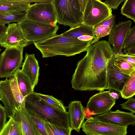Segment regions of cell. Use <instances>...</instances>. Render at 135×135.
I'll return each instance as SVG.
<instances>
[{
  "instance_id": "1",
  "label": "cell",
  "mask_w": 135,
  "mask_h": 135,
  "mask_svg": "<svg viewBox=\"0 0 135 135\" xmlns=\"http://www.w3.org/2000/svg\"><path fill=\"white\" fill-rule=\"evenodd\" d=\"M79 61L72 75V88L80 91L107 89V71L115 54L108 41H99L91 45Z\"/></svg>"
},
{
  "instance_id": "2",
  "label": "cell",
  "mask_w": 135,
  "mask_h": 135,
  "mask_svg": "<svg viewBox=\"0 0 135 135\" xmlns=\"http://www.w3.org/2000/svg\"><path fill=\"white\" fill-rule=\"evenodd\" d=\"M43 58L57 55L73 56L86 51L91 44L56 35L46 40L34 43Z\"/></svg>"
},
{
  "instance_id": "3",
  "label": "cell",
  "mask_w": 135,
  "mask_h": 135,
  "mask_svg": "<svg viewBox=\"0 0 135 135\" xmlns=\"http://www.w3.org/2000/svg\"><path fill=\"white\" fill-rule=\"evenodd\" d=\"M25 108L29 114H34L45 122L55 126L70 127L67 112L57 109L50 105L33 92L25 98Z\"/></svg>"
},
{
  "instance_id": "4",
  "label": "cell",
  "mask_w": 135,
  "mask_h": 135,
  "mask_svg": "<svg viewBox=\"0 0 135 135\" xmlns=\"http://www.w3.org/2000/svg\"><path fill=\"white\" fill-rule=\"evenodd\" d=\"M86 0H53L57 23L72 28L82 24Z\"/></svg>"
},
{
  "instance_id": "5",
  "label": "cell",
  "mask_w": 135,
  "mask_h": 135,
  "mask_svg": "<svg viewBox=\"0 0 135 135\" xmlns=\"http://www.w3.org/2000/svg\"><path fill=\"white\" fill-rule=\"evenodd\" d=\"M25 37L31 43L37 42L56 35L59 26L32 20L26 17L18 23Z\"/></svg>"
},
{
  "instance_id": "6",
  "label": "cell",
  "mask_w": 135,
  "mask_h": 135,
  "mask_svg": "<svg viewBox=\"0 0 135 135\" xmlns=\"http://www.w3.org/2000/svg\"><path fill=\"white\" fill-rule=\"evenodd\" d=\"M112 10L99 0H86L83 13L82 24L94 28L113 16Z\"/></svg>"
},
{
  "instance_id": "7",
  "label": "cell",
  "mask_w": 135,
  "mask_h": 135,
  "mask_svg": "<svg viewBox=\"0 0 135 135\" xmlns=\"http://www.w3.org/2000/svg\"><path fill=\"white\" fill-rule=\"evenodd\" d=\"M53 1L36 0L28 10L26 18L52 26H56V17Z\"/></svg>"
},
{
  "instance_id": "8",
  "label": "cell",
  "mask_w": 135,
  "mask_h": 135,
  "mask_svg": "<svg viewBox=\"0 0 135 135\" xmlns=\"http://www.w3.org/2000/svg\"><path fill=\"white\" fill-rule=\"evenodd\" d=\"M23 49H6L0 56V78H10L22 66Z\"/></svg>"
},
{
  "instance_id": "9",
  "label": "cell",
  "mask_w": 135,
  "mask_h": 135,
  "mask_svg": "<svg viewBox=\"0 0 135 135\" xmlns=\"http://www.w3.org/2000/svg\"><path fill=\"white\" fill-rule=\"evenodd\" d=\"M110 91H100L90 98L85 108L86 118L92 115H100L110 110L115 105L116 99L110 96Z\"/></svg>"
},
{
  "instance_id": "10",
  "label": "cell",
  "mask_w": 135,
  "mask_h": 135,
  "mask_svg": "<svg viewBox=\"0 0 135 135\" xmlns=\"http://www.w3.org/2000/svg\"><path fill=\"white\" fill-rule=\"evenodd\" d=\"M81 128L87 135H126L127 133V127H119L103 122L93 117L87 118Z\"/></svg>"
},
{
  "instance_id": "11",
  "label": "cell",
  "mask_w": 135,
  "mask_h": 135,
  "mask_svg": "<svg viewBox=\"0 0 135 135\" xmlns=\"http://www.w3.org/2000/svg\"><path fill=\"white\" fill-rule=\"evenodd\" d=\"M30 44L25 37L18 23L8 24L0 40L1 46L6 48L23 49Z\"/></svg>"
},
{
  "instance_id": "12",
  "label": "cell",
  "mask_w": 135,
  "mask_h": 135,
  "mask_svg": "<svg viewBox=\"0 0 135 135\" xmlns=\"http://www.w3.org/2000/svg\"><path fill=\"white\" fill-rule=\"evenodd\" d=\"M132 23L130 20L119 22L114 25L109 35L108 42L112 45L115 54H120L123 48L127 35Z\"/></svg>"
},
{
  "instance_id": "13",
  "label": "cell",
  "mask_w": 135,
  "mask_h": 135,
  "mask_svg": "<svg viewBox=\"0 0 135 135\" xmlns=\"http://www.w3.org/2000/svg\"><path fill=\"white\" fill-rule=\"evenodd\" d=\"M94 117L101 122L121 127L134 126L135 123V116L133 113L118 110L114 111L110 110Z\"/></svg>"
},
{
  "instance_id": "14",
  "label": "cell",
  "mask_w": 135,
  "mask_h": 135,
  "mask_svg": "<svg viewBox=\"0 0 135 135\" xmlns=\"http://www.w3.org/2000/svg\"><path fill=\"white\" fill-rule=\"evenodd\" d=\"M115 59L110 63L108 68L107 89L120 93L130 75L123 73L115 65Z\"/></svg>"
},
{
  "instance_id": "15",
  "label": "cell",
  "mask_w": 135,
  "mask_h": 135,
  "mask_svg": "<svg viewBox=\"0 0 135 135\" xmlns=\"http://www.w3.org/2000/svg\"><path fill=\"white\" fill-rule=\"evenodd\" d=\"M70 126L72 130H75L79 133L86 118L85 114V108L79 101L70 102L68 107Z\"/></svg>"
},
{
  "instance_id": "16",
  "label": "cell",
  "mask_w": 135,
  "mask_h": 135,
  "mask_svg": "<svg viewBox=\"0 0 135 135\" xmlns=\"http://www.w3.org/2000/svg\"><path fill=\"white\" fill-rule=\"evenodd\" d=\"M0 93L1 101L6 109L7 117L10 118L15 109L20 107L15 99L11 88L10 81L8 78H6L4 80L0 81Z\"/></svg>"
},
{
  "instance_id": "17",
  "label": "cell",
  "mask_w": 135,
  "mask_h": 135,
  "mask_svg": "<svg viewBox=\"0 0 135 135\" xmlns=\"http://www.w3.org/2000/svg\"><path fill=\"white\" fill-rule=\"evenodd\" d=\"M21 70L28 77L33 87L34 88L38 81L40 74L38 61L34 54L26 53L25 59Z\"/></svg>"
},
{
  "instance_id": "18",
  "label": "cell",
  "mask_w": 135,
  "mask_h": 135,
  "mask_svg": "<svg viewBox=\"0 0 135 135\" xmlns=\"http://www.w3.org/2000/svg\"><path fill=\"white\" fill-rule=\"evenodd\" d=\"M11 118L20 123L23 135H36L30 115L25 108H16Z\"/></svg>"
},
{
  "instance_id": "19",
  "label": "cell",
  "mask_w": 135,
  "mask_h": 135,
  "mask_svg": "<svg viewBox=\"0 0 135 135\" xmlns=\"http://www.w3.org/2000/svg\"><path fill=\"white\" fill-rule=\"evenodd\" d=\"M93 28L83 24L62 33L63 36L91 44L93 39Z\"/></svg>"
},
{
  "instance_id": "20",
  "label": "cell",
  "mask_w": 135,
  "mask_h": 135,
  "mask_svg": "<svg viewBox=\"0 0 135 135\" xmlns=\"http://www.w3.org/2000/svg\"><path fill=\"white\" fill-rule=\"evenodd\" d=\"M34 2L31 0H0V12L27 11L31 3Z\"/></svg>"
},
{
  "instance_id": "21",
  "label": "cell",
  "mask_w": 135,
  "mask_h": 135,
  "mask_svg": "<svg viewBox=\"0 0 135 135\" xmlns=\"http://www.w3.org/2000/svg\"><path fill=\"white\" fill-rule=\"evenodd\" d=\"M115 16L114 15L102 22L93 30L94 38L91 43L92 45L103 37L109 35L114 25Z\"/></svg>"
},
{
  "instance_id": "22",
  "label": "cell",
  "mask_w": 135,
  "mask_h": 135,
  "mask_svg": "<svg viewBox=\"0 0 135 135\" xmlns=\"http://www.w3.org/2000/svg\"><path fill=\"white\" fill-rule=\"evenodd\" d=\"M21 92L25 97L33 92L34 88L29 78L20 69L14 73Z\"/></svg>"
},
{
  "instance_id": "23",
  "label": "cell",
  "mask_w": 135,
  "mask_h": 135,
  "mask_svg": "<svg viewBox=\"0 0 135 135\" xmlns=\"http://www.w3.org/2000/svg\"><path fill=\"white\" fill-rule=\"evenodd\" d=\"M27 11L0 12V23L5 25L11 22L18 23L26 17Z\"/></svg>"
},
{
  "instance_id": "24",
  "label": "cell",
  "mask_w": 135,
  "mask_h": 135,
  "mask_svg": "<svg viewBox=\"0 0 135 135\" xmlns=\"http://www.w3.org/2000/svg\"><path fill=\"white\" fill-rule=\"evenodd\" d=\"M0 135H23L20 123L10 118L0 132Z\"/></svg>"
},
{
  "instance_id": "25",
  "label": "cell",
  "mask_w": 135,
  "mask_h": 135,
  "mask_svg": "<svg viewBox=\"0 0 135 135\" xmlns=\"http://www.w3.org/2000/svg\"><path fill=\"white\" fill-rule=\"evenodd\" d=\"M120 94L122 97L126 99L135 94V71L129 76Z\"/></svg>"
},
{
  "instance_id": "26",
  "label": "cell",
  "mask_w": 135,
  "mask_h": 135,
  "mask_svg": "<svg viewBox=\"0 0 135 135\" xmlns=\"http://www.w3.org/2000/svg\"><path fill=\"white\" fill-rule=\"evenodd\" d=\"M12 92L15 99L21 108H25V98L24 97L19 88L16 78L13 75L9 78Z\"/></svg>"
},
{
  "instance_id": "27",
  "label": "cell",
  "mask_w": 135,
  "mask_h": 135,
  "mask_svg": "<svg viewBox=\"0 0 135 135\" xmlns=\"http://www.w3.org/2000/svg\"><path fill=\"white\" fill-rule=\"evenodd\" d=\"M40 98L51 106L59 110L66 112L67 107L64 105L62 101L58 99L52 95H45L36 93Z\"/></svg>"
},
{
  "instance_id": "28",
  "label": "cell",
  "mask_w": 135,
  "mask_h": 135,
  "mask_svg": "<svg viewBox=\"0 0 135 135\" xmlns=\"http://www.w3.org/2000/svg\"><path fill=\"white\" fill-rule=\"evenodd\" d=\"M121 13L135 22V0H125L121 9Z\"/></svg>"
},
{
  "instance_id": "29",
  "label": "cell",
  "mask_w": 135,
  "mask_h": 135,
  "mask_svg": "<svg viewBox=\"0 0 135 135\" xmlns=\"http://www.w3.org/2000/svg\"><path fill=\"white\" fill-rule=\"evenodd\" d=\"M115 65L124 73L130 75L135 71V67L120 58L115 57Z\"/></svg>"
},
{
  "instance_id": "30",
  "label": "cell",
  "mask_w": 135,
  "mask_h": 135,
  "mask_svg": "<svg viewBox=\"0 0 135 135\" xmlns=\"http://www.w3.org/2000/svg\"><path fill=\"white\" fill-rule=\"evenodd\" d=\"M29 114L32 124L37 131L41 135H48L45 126V121L34 114Z\"/></svg>"
},
{
  "instance_id": "31",
  "label": "cell",
  "mask_w": 135,
  "mask_h": 135,
  "mask_svg": "<svg viewBox=\"0 0 135 135\" xmlns=\"http://www.w3.org/2000/svg\"><path fill=\"white\" fill-rule=\"evenodd\" d=\"M135 44V26L131 28L127 35L124 43L123 49Z\"/></svg>"
},
{
  "instance_id": "32",
  "label": "cell",
  "mask_w": 135,
  "mask_h": 135,
  "mask_svg": "<svg viewBox=\"0 0 135 135\" xmlns=\"http://www.w3.org/2000/svg\"><path fill=\"white\" fill-rule=\"evenodd\" d=\"M122 108L124 109L130 111L131 113H135V99L132 97L128 99L125 102L120 104Z\"/></svg>"
},
{
  "instance_id": "33",
  "label": "cell",
  "mask_w": 135,
  "mask_h": 135,
  "mask_svg": "<svg viewBox=\"0 0 135 135\" xmlns=\"http://www.w3.org/2000/svg\"><path fill=\"white\" fill-rule=\"evenodd\" d=\"M7 114L6 109L1 104H0V132L6 123Z\"/></svg>"
},
{
  "instance_id": "34",
  "label": "cell",
  "mask_w": 135,
  "mask_h": 135,
  "mask_svg": "<svg viewBox=\"0 0 135 135\" xmlns=\"http://www.w3.org/2000/svg\"><path fill=\"white\" fill-rule=\"evenodd\" d=\"M115 57L120 58L135 67V56L124 54H115Z\"/></svg>"
},
{
  "instance_id": "35",
  "label": "cell",
  "mask_w": 135,
  "mask_h": 135,
  "mask_svg": "<svg viewBox=\"0 0 135 135\" xmlns=\"http://www.w3.org/2000/svg\"><path fill=\"white\" fill-rule=\"evenodd\" d=\"M44 124L48 135H59L55 126L45 122Z\"/></svg>"
},
{
  "instance_id": "36",
  "label": "cell",
  "mask_w": 135,
  "mask_h": 135,
  "mask_svg": "<svg viewBox=\"0 0 135 135\" xmlns=\"http://www.w3.org/2000/svg\"><path fill=\"white\" fill-rule=\"evenodd\" d=\"M125 0H106L104 3L111 9H117L119 5Z\"/></svg>"
},
{
  "instance_id": "37",
  "label": "cell",
  "mask_w": 135,
  "mask_h": 135,
  "mask_svg": "<svg viewBox=\"0 0 135 135\" xmlns=\"http://www.w3.org/2000/svg\"><path fill=\"white\" fill-rule=\"evenodd\" d=\"M55 127L57 130L59 135H71L72 130L70 127L66 128L56 126Z\"/></svg>"
},
{
  "instance_id": "38",
  "label": "cell",
  "mask_w": 135,
  "mask_h": 135,
  "mask_svg": "<svg viewBox=\"0 0 135 135\" xmlns=\"http://www.w3.org/2000/svg\"><path fill=\"white\" fill-rule=\"evenodd\" d=\"M124 50L127 51V54H128L135 56V44L126 48Z\"/></svg>"
},
{
  "instance_id": "39",
  "label": "cell",
  "mask_w": 135,
  "mask_h": 135,
  "mask_svg": "<svg viewBox=\"0 0 135 135\" xmlns=\"http://www.w3.org/2000/svg\"><path fill=\"white\" fill-rule=\"evenodd\" d=\"M7 28L5 25L0 23V40L4 33L6 31Z\"/></svg>"
},
{
  "instance_id": "40",
  "label": "cell",
  "mask_w": 135,
  "mask_h": 135,
  "mask_svg": "<svg viewBox=\"0 0 135 135\" xmlns=\"http://www.w3.org/2000/svg\"><path fill=\"white\" fill-rule=\"evenodd\" d=\"M110 94L111 97L114 99H118L119 98V95L117 92L112 91L110 92Z\"/></svg>"
},
{
  "instance_id": "41",
  "label": "cell",
  "mask_w": 135,
  "mask_h": 135,
  "mask_svg": "<svg viewBox=\"0 0 135 135\" xmlns=\"http://www.w3.org/2000/svg\"><path fill=\"white\" fill-rule=\"evenodd\" d=\"M36 135H41L37 131V130H36Z\"/></svg>"
},
{
  "instance_id": "42",
  "label": "cell",
  "mask_w": 135,
  "mask_h": 135,
  "mask_svg": "<svg viewBox=\"0 0 135 135\" xmlns=\"http://www.w3.org/2000/svg\"><path fill=\"white\" fill-rule=\"evenodd\" d=\"M0 100H2V97L0 93Z\"/></svg>"
},
{
  "instance_id": "43",
  "label": "cell",
  "mask_w": 135,
  "mask_h": 135,
  "mask_svg": "<svg viewBox=\"0 0 135 135\" xmlns=\"http://www.w3.org/2000/svg\"><path fill=\"white\" fill-rule=\"evenodd\" d=\"M1 49H0V52L1 51Z\"/></svg>"
}]
</instances>
